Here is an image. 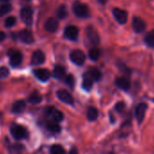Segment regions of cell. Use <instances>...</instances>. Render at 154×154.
Listing matches in <instances>:
<instances>
[{"instance_id":"1","label":"cell","mask_w":154,"mask_h":154,"mask_svg":"<svg viewBox=\"0 0 154 154\" xmlns=\"http://www.w3.org/2000/svg\"><path fill=\"white\" fill-rule=\"evenodd\" d=\"M72 11L79 18H87L90 17V11L87 5L81 2H74L72 5Z\"/></svg>"},{"instance_id":"2","label":"cell","mask_w":154,"mask_h":154,"mask_svg":"<svg viewBox=\"0 0 154 154\" xmlns=\"http://www.w3.org/2000/svg\"><path fill=\"white\" fill-rule=\"evenodd\" d=\"M10 131H11L12 136L16 140H23L28 137L27 130L19 124H13L10 128Z\"/></svg>"},{"instance_id":"3","label":"cell","mask_w":154,"mask_h":154,"mask_svg":"<svg viewBox=\"0 0 154 154\" xmlns=\"http://www.w3.org/2000/svg\"><path fill=\"white\" fill-rule=\"evenodd\" d=\"M70 59L73 63L77 65H82L85 61V54L81 50H73L70 54Z\"/></svg>"},{"instance_id":"4","label":"cell","mask_w":154,"mask_h":154,"mask_svg":"<svg viewBox=\"0 0 154 154\" xmlns=\"http://www.w3.org/2000/svg\"><path fill=\"white\" fill-rule=\"evenodd\" d=\"M33 9L29 7H26L23 8L20 11V17L22 21L27 25V26H31L33 23Z\"/></svg>"},{"instance_id":"5","label":"cell","mask_w":154,"mask_h":154,"mask_svg":"<svg viewBox=\"0 0 154 154\" xmlns=\"http://www.w3.org/2000/svg\"><path fill=\"white\" fill-rule=\"evenodd\" d=\"M112 15H113L115 20L119 24L124 25L127 23V20H128V12L127 11L118 8H115L112 9Z\"/></svg>"},{"instance_id":"6","label":"cell","mask_w":154,"mask_h":154,"mask_svg":"<svg viewBox=\"0 0 154 154\" xmlns=\"http://www.w3.org/2000/svg\"><path fill=\"white\" fill-rule=\"evenodd\" d=\"M86 35L90 41V43L94 45H97L100 43V36L99 34L97 32V30L93 26H89L86 28Z\"/></svg>"},{"instance_id":"7","label":"cell","mask_w":154,"mask_h":154,"mask_svg":"<svg viewBox=\"0 0 154 154\" xmlns=\"http://www.w3.org/2000/svg\"><path fill=\"white\" fill-rule=\"evenodd\" d=\"M131 26H132L133 31L137 34L142 33L146 29V26H147L145 21L140 17H133Z\"/></svg>"},{"instance_id":"8","label":"cell","mask_w":154,"mask_h":154,"mask_svg":"<svg viewBox=\"0 0 154 154\" xmlns=\"http://www.w3.org/2000/svg\"><path fill=\"white\" fill-rule=\"evenodd\" d=\"M148 109V104L145 103H140L135 108V117L139 123H141L144 120L146 111Z\"/></svg>"},{"instance_id":"9","label":"cell","mask_w":154,"mask_h":154,"mask_svg":"<svg viewBox=\"0 0 154 154\" xmlns=\"http://www.w3.org/2000/svg\"><path fill=\"white\" fill-rule=\"evenodd\" d=\"M78 35H79V30L74 26H68L65 27L63 31L64 37L71 41H75L77 37H78Z\"/></svg>"},{"instance_id":"10","label":"cell","mask_w":154,"mask_h":154,"mask_svg":"<svg viewBox=\"0 0 154 154\" xmlns=\"http://www.w3.org/2000/svg\"><path fill=\"white\" fill-rule=\"evenodd\" d=\"M8 54L10 56V64L13 67H17L21 64L23 61V55L18 51H9Z\"/></svg>"},{"instance_id":"11","label":"cell","mask_w":154,"mask_h":154,"mask_svg":"<svg viewBox=\"0 0 154 154\" xmlns=\"http://www.w3.org/2000/svg\"><path fill=\"white\" fill-rule=\"evenodd\" d=\"M56 95H57V97L63 103H64L66 104H69V105L73 104V98H72V96L66 90H63V89L58 90L57 93H56Z\"/></svg>"},{"instance_id":"12","label":"cell","mask_w":154,"mask_h":154,"mask_svg":"<svg viewBox=\"0 0 154 154\" xmlns=\"http://www.w3.org/2000/svg\"><path fill=\"white\" fill-rule=\"evenodd\" d=\"M34 74L38 80H40L41 82H46L49 80L50 76H51V72L47 70V69H44V68H40V69H35L34 70Z\"/></svg>"},{"instance_id":"13","label":"cell","mask_w":154,"mask_h":154,"mask_svg":"<svg viewBox=\"0 0 154 154\" xmlns=\"http://www.w3.org/2000/svg\"><path fill=\"white\" fill-rule=\"evenodd\" d=\"M45 61V55L41 50L35 51L33 54L32 58H31V63L33 65H40V64L44 63Z\"/></svg>"},{"instance_id":"14","label":"cell","mask_w":154,"mask_h":154,"mask_svg":"<svg viewBox=\"0 0 154 154\" xmlns=\"http://www.w3.org/2000/svg\"><path fill=\"white\" fill-rule=\"evenodd\" d=\"M18 37L19 39L25 43V44H32L34 42V36H33V34L31 31L27 30V29H24V30H21L19 33H18Z\"/></svg>"},{"instance_id":"15","label":"cell","mask_w":154,"mask_h":154,"mask_svg":"<svg viewBox=\"0 0 154 154\" xmlns=\"http://www.w3.org/2000/svg\"><path fill=\"white\" fill-rule=\"evenodd\" d=\"M115 85L123 91H128L131 88V81L126 77H118L115 80Z\"/></svg>"},{"instance_id":"16","label":"cell","mask_w":154,"mask_h":154,"mask_svg":"<svg viewBox=\"0 0 154 154\" xmlns=\"http://www.w3.org/2000/svg\"><path fill=\"white\" fill-rule=\"evenodd\" d=\"M58 26H59V23H58L57 19L53 18V17L48 18V19L45 21V26H44L45 29L47 32H49V33H54V32H55V31L57 30Z\"/></svg>"},{"instance_id":"17","label":"cell","mask_w":154,"mask_h":154,"mask_svg":"<svg viewBox=\"0 0 154 154\" xmlns=\"http://www.w3.org/2000/svg\"><path fill=\"white\" fill-rule=\"evenodd\" d=\"M46 112L51 115L53 117V119L56 122H59L61 121H63V114L62 112H60L59 110H56L54 107H48L46 109Z\"/></svg>"},{"instance_id":"18","label":"cell","mask_w":154,"mask_h":154,"mask_svg":"<svg viewBox=\"0 0 154 154\" xmlns=\"http://www.w3.org/2000/svg\"><path fill=\"white\" fill-rule=\"evenodd\" d=\"M26 103L24 100H19L17 101L16 103H14L13 106H12V112L14 113H20L24 111V109L26 108Z\"/></svg>"},{"instance_id":"19","label":"cell","mask_w":154,"mask_h":154,"mask_svg":"<svg viewBox=\"0 0 154 154\" xmlns=\"http://www.w3.org/2000/svg\"><path fill=\"white\" fill-rule=\"evenodd\" d=\"M94 85V80L90 77V75L88 73H85L84 75V80H83V84L82 86L85 91H90L93 87Z\"/></svg>"},{"instance_id":"20","label":"cell","mask_w":154,"mask_h":154,"mask_svg":"<svg viewBox=\"0 0 154 154\" xmlns=\"http://www.w3.org/2000/svg\"><path fill=\"white\" fill-rule=\"evenodd\" d=\"M87 73L90 75V77L94 81L98 82V81H100L102 79V72H101V71L99 69L95 68V67L90 68V70H89V72Z\"/></svg>"},{"instance_id":"21","label":"cell","mask_w":154,"mask_h":154,"mask_svg":"<svg viewBox=\"0 0 154 154\" xmlns=\"http://www.w3.org/2000/svg\"><path fill=\"white\" fill-rule=\"evenodd\" d=\"M53 76L56 79H62L63 76H65V69L61 65H56L54 69Z\"/></svg>"},{"instance_id":"22","label":"cell","mask_w":154,"mask_h":154,"mask_svg":"<svg viewBox=\"0 0 154 154\" xmlns=\"http://www.w3.org/2000/svg\"><path fill=\"white\" fill-rule=\"evenodd\" d=\"M144 43L147 45L148 47L154 48V29L149 32L145 36H144Z\"/></svg>"},{"instance_id":"23","label":"cell","mask_w":154,"mask_h":154,"mask_svg":"<svg viewBox=\"0 0 154 154\" xmlns=\"http://www.w3.org/2000/svg\"><path fill=\"white\" fill-rule=\"evenodd\" d=\"M28 102L32 104H38L42 102V96L39 94L38 92L35 91L28 97Z\"/></svg>"},{"instance_id":"24","label":"cell","mask_w":154,"mask_h":154,"mask_svg":"<svg viewBox=\"0 0 154 154\" xmlns=\"http://www.w3.org/2000/svg\"><path fill=\"white\" fill-rule=\"evenodd\" d=\"M98 114H99L98 110L95 107H90V108H88V111H87V119L90 122L95 121L98 118Z\"/></svg>"},{"instance_id":"25","label":"cell","mask_w":154,"mask_h":154,"mask_svg":"<svg viewBox=\"0 0 154 154\" xmlns=\"http://www.w3.org/2000/svg\"><path fill=\"white\" fill-rule=\"evenodd\" d=\"M50 154H65V150L62 145L54 144L50 149Z\"/></svg>"},{"instance_id":"26","label":"cell","mask_w":154,"mask_h":154,"mask_svg":"<svg viewBox=\"0 0 154 154\" xmlns=\"http://www.w3.org/2000/svg\"><path fill=\"white\" fill-rule=\"evenodd\" d=\"M68 12H67V8L64 5H62L59 7V8L57 9V17L59 19H63L67 17Z\"/></svg>"},{"instance_id":"27","label":"cell","mask_w":154,"mask_h":154,"mask_svg":"<svg viewBox=\"0 0 154 154\" xmlns=\"http://www.w3.org/2000/svg\"><path fill=\"white\" fill-rule=\"evenodd\" d=\"M101 55V52L98 48H92L89 52V57L92 61H97Z\"/></svg>"},{"instance_id":"28","label":"cell","mask_w":154,"mask_h":154,"mask_svg":"<svg viewBox=\"0 0 154 154\" xmlns=\"http://www.w3.org/2000/svg\"><path fill=\"white\" fill-rule=\"evenodd\" d=\"M47 129L50 131H53L54 133H58L61 131V127L57 122H49L47 123Z\"/></svg>"},{"instance_id":"29","label":"cell","mask_w":154,"mask_h":154,"mask_svg":"<svg viewBox=\"0 0 154 154\" xmlns=\"http://www.w3.org/2000/svg\"><path fill=\"white\" fill-rule=\"evenodd\" d=\"M12 9V6L9 3H5L0 6V17L8 14Z\"/></svg>"},{"instance_id":"30","label":"cell","mask_w":154,"mask_h":154,"mask_svg":"<svg viewBox=\"0 0 154 154\" xmlns=\"http://www.w3.org/2000/svg\"><path fill=\"white\" fill-rule=\"evenodd\" d=\"M64 83L66 85H68L70 88H73L74 87V78L72 74H68L66 75V77L64 78Z\"/></svg>"},{"instance_id":"31","label":"cell","mask_w":154,"mask_h":154,"mask_svg":"<svg viewBox=\"0 0 154 154\" xmlns=\"http://www.w3.org/2000/svg\"><path fill=\"white\" fill-rule=\"evenodd\" d=\"M17 23V18L15 17H8L5 20V26L6 27H12L16 25Z\"/></svg>"},{"instance_id":"32","label":"cell","mask_w":154,"mask_h":154,"mask_svg":"<svg viewBox=\"0 0 154 154\" xmlns=\"http://www.w3.org/2000/svg\"><path fill=\"white\" fill-rule=\"evenodd\" d=\"M9 74V70L8 68L3 66V67H0V79H3L8 77Z\"/></svg>"},{"instance_id":"33","label":"cell","mask_w":154,"mask_h":154,"mask_svg":"<svg viewBox=\"0 0 154 154\" xmlns=\"http://www.w3.org/2000/svg\"><path fill=\"white\" fill-rule=\"evenodd\" d=\"M115 110L118 112H122L124 109H125V103L123 102H119L115 104Z\"/></svg>"},{"instance_id":"34","label":"cell","mask_w":154,"mask_h":154,"mask_svg":"<svg viewBox=\"0 0 154 154\" xmlns=\"http://www.w3.org/2000/svg\"><path fill=\"white\" fill-rule=\"evenodd\" d=\"M68 154H78V149H77V148L73 147L70 149L69 153Z\"/></svg>"},{"instance_id":"35","label":"cell","mask_w":154,"mask_h":154,"mask_svg":"<svg viewBox=\"0 0 154 154\" xmlns=\"http://www.w3.org/2000/svg\"><path fill=\"white\" fill-rule=\"evenodd\" d=\"M7 35H6V33L2 32V31H0V42H2L6 39Z\"/></svg>"},{"instance_id":"36","label":"cell","mask_w":154,"mask_h":154,"mask_svg":"<svg viewBox=\"0 0 154 154\" xmlns=\"http://www.w3.org/2000/svg\"><path fill=\"white\" fill-rule=\"evenodd\" d=\"M97 1L102 5V6H103V5H105L106 4V2H107V0H97Z\"/></svg>"},{"instance_id":"37","label":"cell","mask_w":154,"mask_h":154,"mask_svg":"<svg viewBox=\"0 0 154 154\" xmlns=\"http://www.w3.org/2000/svg\"><path fill=\"white\" fill-rule=\"evenodd\" d=\"M0 1H1V2H8L9 0H0Z\"/></svg>"},{"instance_id":"38","label":"cell","mask_w":154,"mask_h":154,"mask_svg":"<svg viewBox=\"0 0 154 154\" xmlns=\"http://www.w3.org/2000/svg\"><path fill=\"white\" fill-rule=\"evenodd\" d=\"M25 1H26V2H29V1H31V0H25Z\"/></svg>"},{"instance_id":"39","label":"cell","mask_w":154,"mask_h":154,"mask_svg":"<svg viewBox=\"0 0 154 154\" xmlns=\"http://www.w3.org/2000/svg\"><path fill=\"white\" fill-rule=\"evenodd\" d=\"M110 154H113V153H110Z\"/></svg>"}]
</instances>
